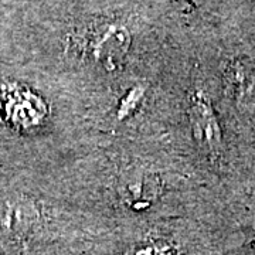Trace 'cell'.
<instances>
[{
    "instance_id": "1",
    "label": "cell",
    "mask_w": 255,
    "mask_h": 255,
    "mask_svg": "<svg viewBox=\"0 0 255 255\" xmlns=\"http://www.w3.org/2000/svg\"><path fill=\"white\" fill-rule=\"evenodd\" d=\"M189 119L194 140L203 152L217 159L221 155V130L209 98L203 91H194L189 102Z\"/></svg>"
},
{
    "instance_id": "2",
    "label": "cell",
    "mask_w": 255,
    "mask_h": 255,
    "mask_svg": "<svg viewBox=\"0 0 255 255\" xmlns=\"http://www.w3.org/2000/svg\"><path fill=\"white\" fill-rule=\"evenodd\" d=\"M130 37L125 28L118 24H105L92 33L88 50L92 58L107 68H117L128 53Z\"/></svg>"
},
{
    "instance_id": "3",
    "label": "cell",
    "mask_w": 255,
    "mask_h": 255,
    "mask_svg": "<svg viewBox=\"0 0 255 255\" xmlns=\"http://www.w3.org/2000/svg\"><path fill=\"white\" fill-rule=\"evenodd\" d=\"M160 183L156 176L146 170H129L119 184L122 200L132 209L142 210L150 206L159 196Z\"/></svg>"
},
{
    "instance_id": "4",
    "label": "cell",
    "mask_w": 255,
    "mask_h": 255,
    "mask_svg": "<svg viewBox=\"0 0 255 255\" xmlns=\"http://www.w3.org/2000/svg\"><path fill=\"white\" fill-rule=\"evenodd\" d=\"M121 255H179V248L173 243L156 240L129 247Z\"/></svg>"
},
{
    "instance_id": "5",
    "label": "cell",
    "mask_w": 255,
    "mask_h": 255,
    "mask_svg": "<svg viewBox=\"0 0 255 255\" xmlns=\"http://www.w3.org/2000/svg\"><path fill=\"white\" fill-rule=\"evenodd\" d=\"M145 95V88L143 87H135L133 90H130L127 97L122 100L118 110V119H124L129 117L132 114V111L137 107V104L142 101Z\"/></svg>"
}]
</instances>
